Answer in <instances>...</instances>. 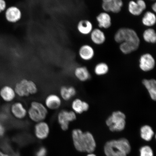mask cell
Instances as JSON below:
<instances>
[{"mask_svg": "<svg viewBox=\"0 0 156 156\" xmlns=\"http://www.w3.org/2000/svg\"><path fill=\"white\" fill-rule=\"evenodd\" d=\"M114 39L118 44H122L132 52L139 48L140 40L137 33L134 29L128 28L119 29L115 34Z\"/></svg>", "mask_w": 156, "mask_h": 156, "instance_id": "1", "label": "cell"}, {"mask_svg": "<svg viewBox=\"0 0 156 156\" xmlns=\"http://www.w3.org/2000/svg\"><path fill=\"white\" fill-rule=\"evenodd\" d=\"M130 151L129 142L125 138L107 142L104 147L106 156H126Z\"/></svg>", "mask_w": 156, "mask_h": 156, "instance_id": "2", "label": "cell"}, {"mask_svg": "<svg viewBox=\"0 0 156 156\" xmlns=\"http://www.w3.org/2000/svg\"><path fill=\"white\" fill-rule=\"evenodd\" d=\"M14 88L17 96L21 98L36 94L38 90L37 85L34 81L25 78L17 81L15 83Z\"/></svg>", "mask_w": 156, "mask_h": 156, "instance_id": "3", "label": "cell"}, {"mask_svg": "<svg viewBox=\"0 0 156 156\" xmlns=\"http://www.w3.org/2000/svg\"><path fill=\"white\" fill-rule=\"evenodd\" d=\"M48 114V110L44 103L39 101H32L28 109L27 116L31 121L35 123L46 120Z\"/></svg>", "mask_w": 156, "mask_h": 156, "instance_id": "4", "label": "cell"}, {"mask_svg": "<svg viewBox=\"0 0 156 156\" xmlns=\"http://www.w3.org/2000/svg\"><path fill=\"white\" fill-rule=\"evenodd\" d=\"M106 122L111 131H122L126 126V115L121 111H116L107 118Z\"/></svg>", "mask_w": 156, "mask_h": 156, "instance_id": "5", "label": "cell"}, {"mask_svg": "<svg viewBox=\"0 0 156 156\" xmlns=\"http://www.w3.org/2000/svg\"><path fill=\"white\" fill-rule=\"evenodd\" d=\"M56 119L61 129L66 131L69 128L70 123L76 119L77 115L71 110L62 109L58 113Z\"/></svg>", "mask_w": 156, "mask_h": 156, "instance_id": "6", "label": "cell"}, {"mask_svg": "<svg viewBox=\"0 0 156 156\" xmlns=\"http://www.w3.org/2000/svg\"><path fill=\"white\" fill-rule=\"evenodd\" d=\"M5 16L8 22L11 24H16L20 21L23 18L22 11L17 6L11 5L5 9Z\"/></svg>", "mask_w": 156, "mask_h": 156, "instance_id": "7", "label": "cell"}, {"mask_svg": "<svg viewBox=\"0 0 156 156\" xmlns=\"http://www.w3.org/2000/svg\"><path fill=\"white\" fill-rule=\"evenodd\" d=\"M9 110L12 115L16 119L23 120L27 116L28 109L21 101L13 102L10 107Z\"/></svg>", "mask_w": 156, "mask_h": 156, "instance_id": "8", "label": "cell"}, {"mask_svg": "<svg viewBox=\"0 0 156 156\" xmlns=\"http://www.w3.org/2000/svg\"><path fill=\"white\" fill-rule=\"evenodd\" d=\"M63 101L59 95L56 93H51L44 99V104L48 110L56 111L61 107Z\"/></svg>", "mask_w": 156, "mask_h": 156, "instance_id": "9", "label": "cell"}, {"mask_svg": "<svg viewBox=\"0 0 156 156\" xmlns=\"http://www.w3.org/2000/svg\"><path fill=\"white\" fill-rule=\"evenodd\" d=\"M155 66V60L151 54L142 55L139 60V66L142 71L148 72L154 69Z\"/></svg>", "mask_w": 156, "mask_h": 156, "instance_id": "10", "label": "cell"}, {"mask_svg": "<svg viewBox=\"0 0 156 156\" xmlns=\"http://www.w3.org/2000/svg\"><path fill=\"white\" fill-rule=\"evenodd\" d=\"M123 6L122 0H102V8L107 12L119 13Z\"/></svg>", "mask_w": 156, "mask_h": 156, "instance_id": "11", "label": "cell"}, {"mask_svg": "<svg viewBox=\"0 0 156 156\" xmlns=\"http://www.w3.org/2000/svg\"><path fill=\"white\" fill-rule=\"evenodd\" d=\"M50 128L48 123L44 121L36 123L34 126L35 136L38 139H45L49 134Z\"/></svg>", "mask_w": 156, "mask_h": 156, "instance_id": "12", "label": "cell"}, {"mask_svg": "<svg viewBox=\"0 0 156 156\" xmlns=\"http://www.w3.org/2000/svg\"><path fill=\"white\" fill-rule=\"evenodd\" d=\"M17 97L14 87L9 85L4 86L0 89V97L6 103H11L15 100Z\"/></svg>", "mask_w": 156, "mask_h": 156, "instance_id": "13", "label": "cell"}, {"mask_svg": "<svg viewBox=\"0 0 156 156\" xmlns=\"http://www.w3.org/2000/svg\"><path fill=\"white\" fill-rule=\"evenodd\" d=\"M74 146L76 149L80 152H85L84 147L83 132L79 129H75L72 133Z\"/></svg>", "mask_w": 156, "mask_h": 156, "instance_id": "14", "label": "cell"}, {"mask_svg": "<svg viewBox=\"0 0 156 156\" xmlns=\"http://www.w3.org/2000/svg\"><path fill=\"white\" fill-rule=\"evenodd\" d=\"M76 94V90L75 87L72 86L64 85L60 87L58 95L62 101L68 102L72 100Z\"/></svg>", "mask_w": 156, "mask_h": 156, "instance_id": "15", "label": "cell"}, {"mask_svg": "<svg viewBox=\"0 0 156 156\" xmlns=\"http://www.w3.org/2000/svg\"><path fill=\"white\" fill-rule=\"evenodd\" d=\"M71 110L76 115L81 114L88 110L89 105L87 102L79 98L73 99L71 103Z\"/></svg>", "mask_w": 156, "mask_h": 156, "instance_id": "16", "label": "cell"}, {"mask_svg": "<svg viewBox=\"0 0 156 156\" xmlns=\"http://www.w3.org/2000/svg\"><path fill=\"white\" fill-rule=\"evenodd\" d=\"M78 54L82 60L85 61H88L94 57L95 51L92 46L89 44H85L80 48Z\"/></svg>", "mask_w": 156, "mask_h": 156, "instance_id": "17", "label": "cell"}, {"mask_svg": "<svg viewBox=\"0 0 156 156\" xmlns=\"http://www.w3.org/2000/svg\"><path fill=\"white\" fill-rule=\"evenodd\" d=\"M85 152L92 153L96 148V144L92 134L89 132H83Z\"/></svg>", "mask_w": 156, "mask_h": 156, "instance_id": "18", "label": "cell"}, {"mask_svg": "<svg viewBox=\"0 0 156 156\" xmlns=\"http://www.w3.org/2000/svg\"><path fill=\"white\" fill-rule=\"evenodd\" d=\"M77 29L80 34L87 36L90 34L93 30V25L92 23L88 20H81L77 23Z\"/></svg>", "mask_w": 156, "mask_h": 156, "instance_id": "19", "label": "cell"}, {"mask_svg": "<svg viewBox=\"0 0 156 156\" xmlns=\"http://www.w3.org/2000/svg\"><path fill=\"white\" fill-rule=\"evenodd\" d=\"M96 20L101 29H107L112 26V17L108 12H104L100 13L96 17Z\"/></svg>", "mask_w": 156, "mask_h": 156, "instance_id": "20", "label": "cell"}, {"mask_svg": "<svg viewBox=\"0 0 156 156\" xmlns=\"http://www.w3.org/2000/svg\"><path fill=\"white\" fill-rule=\"evenodd\" d=\"M73 74L76 79L81 82L86 81L90 78L89 70L85 66H77L74 69Z\"/></svg>", "mask_w": 156, "mask_h": 156, "instance_id": "21", "label": "cell"}, {"mask_svg": "<svg viewBox=\"0 0 156 156\" xmlns=\"http://www.w3.org/2000/svg\"><path fill=\"white\" fill-rule=\"evenodd\" d=\"M90 37L91 41L98 45L102 44L106 41V35L100 29H93L90 33Z\"/></svg>", "mask_w": 156, "mask_h": 156, "instance_id": "22", "label": "cell"}, {"mask_svg": "<svg viewBox=\"0 0 156 156\" xmlns=\"http://www.w3.org/2000/svg\"><path fill=\"white\" fill-rule=\"evenodd\" d=\"M142 84L148 91L150 97L155 101L156 99V81L155 79H144Z\"/></svg>", "mask_w": 156, "mask_h": 156, "instance_id": "23", "label": "cell"}, {"mask_svg": "<svg viewBox=\"0 0 156 156\" xmlns=\"http://www.w3.org/2000/svg\"><path fill=\"white\" fill-rule=\"evenodd\" d=\"M141 21L144 26L151 28L156 23V16L155 13L151 11H147L142 17Z\"/></svg>", "mask_w": 156, "mask_h": 156, "instance_id": "24", "label": "cell"}, {"mask_svg": "<svg viewBox=\"0 0 156 156\" xmlns=\"http://www.w3.org/2000/svg\"><path fill=\"white\" fill-rule=\"evenodd\" d=\"M154 134L153 129L147 125L142 126L140 129V135L142 139L149 141L153 138Z\"/></svg>", "mask_w": 156, "mask_h": 156, "instance_id": "25", "label": "cell"}, {"mask_svg": "<svg viewBox=\"0 0 156 156\" xmlns=\"http://www.w3.org/2000/svg\"><path fill=\"white\" fill-rule=\"evenodd\" d=\"M142 37L144 41L147 43L154 44L156 42V33L153 28L146 29L143 33Z\"/></svg>", "mask_w": 156, "mask_h": 156, "instance_id": "26", "label": "cell"}, {"mask_svg": "<svg viewBox=\"0 0 156 156\" xmlns=\"http://www.w3.org/2000/svg\"><path fill=\"white\" fill-rule=\"evenodd\" d=\"M128 10L130 14L135 16H139L144 12L136 1L133 0L130 1L129 2Z\"/></svg>", "mask_w": 156, "mask_h": 156, "instance_id": "27", "label": "cell"}, {"mask_svg": "<svg viewBox=\"0 0 156 156\" xmlns=\"http://www.w3.org/2000/svg\"><path fill=\"white\" fill-rule=\"evenodd\" d=\"M108 65L104 62H101L95 66L94 73L98 76H103L106 75L109 71Z\"/></svg>", "mask_w": 156, "mask_h": 156, "instance_id": "28", "label": "cell"}, {"mask_svg": "<svg viewBox=\"0 0 156 156\" xmlns=\"http://www.w3.org/2000/svg\"><path fill=\"white\" fill-rule=\"evenodd\" d=\"M140 156H153V152L151 147L148 146L142 147L140 150Z\"/></svg>", "mask_w": 156, "mask_h": 156, "instance_id": "29", "label": "cell"}, {"mask_svg": "<svg viewBox=\"0 0 156 156\" xmlns=\"http://www.w3.org/2000/svg\"><path fill=\"white\" fill-rule=\"evenodd\" d=\"M47 153L46 148L41 147L37 150L35 153V156H46Z\"/></svg>", "mask_w": 156, "mask_h": 156, "instance_id": "30", "label": "cell"}, {"mask_svg": "<svg viewBox=\"0 0 156 156\" xmlns=\"http://www.w3.org/2000/svg\"><path fill=\"white\" fill-rule=\"evenodd\" d=\"M7 8V4L5 0H0V13L5 11Z\"/></svg>", "mask_w": 156, "mask_h": 156, "instance_id": "31", "label": "cell"}, {"mask_svg": "<svg viewBox=\"0 0 156 156\" xmlns=\"http://www.w3.org/2000/svg\"><path fill=\"white\" fill-rule=\"evenodd\" d=\"M136 2L141 7L144 11L145 10L146 8H147V5H146L145 1H144V0H136Z\"/></svg>", "mask_w": 156, "mask_h": 156, "instance_id": "32", "label": "cell"}, {"mask_svg": "<svg viewBox=\"0 0 156 156\" xmlns=\"http://www.w3.org/2000/svg\"><path fill=\"white\" fill-rule=\"evenodd\" d=\"M5 127L1 122H0V136H3L5 133Z\"/></svg>", "mask_w": 156, "mask_h": 156, "instance_id": "33", "label": "cell"}, {"mask_svg": "<svg viewBox=\"0 0 156 156\" xmlns=\"http://www.w3.org/2000/svg\"><path fill=\"white\" fill-rule=\"evenodd\" d=\"M151 9L153 12L155 13L156 12V3L155 2L152 5Z\"/></svg>", "mask_w": 156, "mask_h": 156, "instance_id": "34", "label": "cell"}, {"mask_svg": "<svg viewBox=\"0 0 156 156\" xmlns=\"http://www.w3.org/2000/svg\"><path fill=\"white\" fill-rule=\"evenodd\" d=\"M0 156H9L7 154L3 152L0 151Z\"/></svg>", "mask_w": 156, "mask_h": 156, "instance_id": "35", "label": "cell"}, {"mask_svg": "<svg viewBox=\"0 0 156 156\" xmlns=\"http://www.w3.org/2000/svg\"><path fill=\"white\" fill-rule=\"evenodd\" d=\"M87 156H96V155H95L94 154L91 153L87 155Z\"/></svg>", "mask_w": 156, "mask_h": 156, "instance_id": "36", "label": "cell"}, {"mask_svg": "<svg viewBox=\"0 0 156 156\" xmlns=\"http://www.w3.org/2000/svg\"><path fill=\"white\" fill-rule=\"evenodd\" d=\"M0 108H1V101H0Z\"/></svg>", "mask_w": 156, "mask_h": 156, "instance_id": "37", "label": "cell"}, {"mask_svg": "<svg viewBox=\"0 0 156 156\" xmlns=\"http://www.w3.org/2000/svg\"><path fill=\"white\" fill-rule=\"evenodd\" d=\"M151 1H154V0H151Z\"/></svg>", "mask_w": 156, "mask_h": 156, "instance_id": "38", "label": "cell"}]
</instances>
